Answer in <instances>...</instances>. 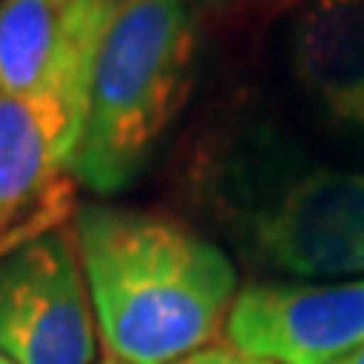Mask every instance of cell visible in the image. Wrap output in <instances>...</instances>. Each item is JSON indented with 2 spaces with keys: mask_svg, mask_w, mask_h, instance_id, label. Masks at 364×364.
Here are the masks:
<instances>
[{
  "mask_svg": "<svg viewBox=\"0 0 364 364\" xmlns=\"http://www.w3.org/2000/svg\"><path fill=\"white\" fill-rule=\"evenodd\" d=\"M337 364H364V346H361V349H355L352 355H346L343 361H337Z\"/></svg>",
  "mask_w": 364,
  "mask_h": 364,
  "instance_id": "8fae6325",
  "label": "cell"
},
{
  "mask_svg": "<svg viewBox=\"0 0 364 364\" xmlns=\"http://www.w3.org/2000/svg\"><path fill=\"white\" fill-rule=\"evenodd\" d=\"M116 4L0 0V95L55 97L85 122L97 46Z\"/></svg>",
  "mask_w": 364,
  "mask_h": 364,
  "instance_id": "8992f818",
  "label": "cell"
},
{
  "mask_svg": "<svg viewBox=\"0 0 364 364\" xmlns=\"http://www.w3.org/2000/svg\"><path fill=\"white\" fill-rule=\"evenodd\" d=\"M173 364H277V361H267V358H258V355H249V352L237 349V346H222V343H210L191 355L179 358Z\"/></svg>",
  "mask_w": 364,
  "mask_h": 364,
  "instance_id": "9c48e42d",
  "label": "cell"
},
{
  "mask_svg": "<svg viewBox=\"0 0 364 364\" xmlns=\"http://www.w3.org/2000/svg\"><path fill=\"white\" fill-rule=\"evenodd\" d=\"M228 343L277 364H337L364 346V277L328 286H249L225 325Z\"/></svg>",
  "mask_w": 364,
  "mask_h": 364,
  "instance_id": "5b68a950",
  "label": "cell"
},
{
  "mask_svg": "<svg viewBox=\"0 0 364 364\" xmlns=\"http://www.w3.org/2000/svg\"><path fill=\"white\" fill-rule=\"evenodd\" d=\"M294 64L334 119L364 128V0H310L294 28Z\"/></svg>",
  "mask_w": 364,
  "mask_h": 364,
  "instance_id": "ba28073f",
  "label": "cell"
},
{
  "mask_svg": "<svg viewBox=\"0 0 364 364\" xmlns=\"http://www.w3.org/2000/svg\"><path fill=\"white\" fill-rule=\"evenodd\" d=\"M0 364H13V361H9V358L4 355V352H0Z\"/></svg>",
  "mask_w": 364,
  "mask_h": 364,
  "instance_id": "4fadbf2b",
  "label": "cell"
},
{
  "mask_svg": "<svg viewBox=\"0 0 364 364\" xmlns=\"http://www.w3.org/2000/svg\"><path fill=\"white\" fill-rule=\"evenodd\" d=\"M76 249L107 355L173 364L213 343L237 301V270L219 246L170 215L85 207Z\"/></svg>",
  "mask_w": 364,
  "mask_h": 364,
  "instance_id": "6da1fadb",
  "label": "cell"
},
{
  "mask_svg": "<svg viewBox=\"0 0 364 364\" xmlns=\"http://www.w3.org/2000/svg\"><path fill=\"white\" fill-rule=\"evenodd\" d=\"M61 6H91V4H112V0H55Z\"/></svg>",
  "mask_w": 364,
  "mask_h": 364,
  "instance_id": "30bf717a",
  "label": "cell"
},
{
  "mask_svg": "<svg viewBox=\"0 0 364 364\" xmlns=\"http://www.w3.org/2000/svg\"><path fill=\"white\" fill-rule=\"evenodd\" d=\"M0 352L13 364H95L97 322L73 231L0 258Z\"/></svg>",
  "mask_w": 364,
  "mask_h": 364,
  "instance_id": "3957f363",
  "label": "cell"
},
{
  "mask_svg": "<svg viewBox=\"0 0 364 364\" xmlns=\"http://www.w3.org/2000/svg\"><path fill=\"white\" fill-rule=\"evenodd\" d=\"M255 246L294 277H364V173L313 170L258 213Z\"/></svg>",
  "mask_w": 364,
  "mask_h": 364,
  "instance_id": "52a82bcc",
  "label": "cell"
},
{
  "mask_svg": "<svg viewBox=\"0 0 364 364\" xmlns=\"http://www.w3.org/2000/svg\"><path fill=\"white\" fill-rule=\"evenodd\" d=\"M82 116L55 97L0 95V258L67 225Z\"/></svg>",
  "mask_w": 364,
  "mask_h": 364,
  "instance_id": "277c9868",
  "label": "cell"
},
{
  "mask_svg": "<svg viewBox=\"0 0 364 364\" xmlns=\"http://www.w3.org/2000/svg\"><path fill=\"white\" fill-rule=\"evenodd\" d=\"M97 364H124V361H119V358H112V355H104V358H100Z\"/></svg>",
  "mask_w": 364,
  "mask_h": 364,
  "instance_id": "7c38bea8",
  "label": "cell"
},
{
  "mask_svg": "<svg viewBox=\"0 0 364 364\" xmlns=\"http://www.w3.org/2000/svg\"><path fill=\"white\" fill-rule=\"evenodd\" d=\"M195 18L186 0H119L88 85L76 182L112 195L140 173L188 95Z\"/></svg>",
  "mask_w": 364,
  "mask_h": 364,
  "instance_id": "7a4b0ae2",
  "label": "cell"
}]
</instances>
